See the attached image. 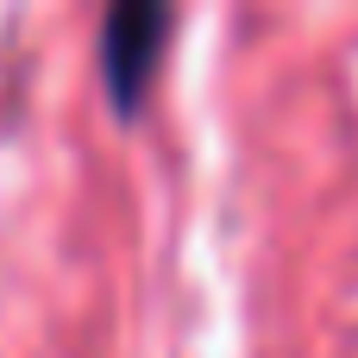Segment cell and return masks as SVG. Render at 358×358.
Here are the masks:
<instances>
[{
    "mask_svg": "<svg viewBox=\"0 0 358 358\" xmlns=\"http://www.w3.org/2000/svg\"><path fill=\"white\" fill-rule=\"evenodd\" d=\"M164 31H170V13L164 6H120L107 19L101 50H107V69H113V94L120 101H132L145 88V76H151V63L164 50Z\"/></svg>",
    "mask_w": 358,
    "mask_h": 358,
    "instance_id": "obj_1",
    "label": "cell"
}]
</instances>
